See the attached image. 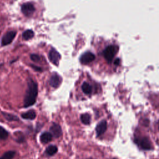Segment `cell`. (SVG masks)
<instances>
[{
    "label": "cell",
    "instance_id": "3",
    "mask_svg": "<svg viewBox=\"0 0 159 159\" xmlns=\"http://www.w3.org/2000/svg\"><path fill=\"white\" fill-rule=\"evenodd\" d=\"M134 142L139 146L140 148L143 150H150L152 148V143L150 139L147 137L141 138H136L134 139Z\"/></svg>",
    "mask_w": 159,
    "mask_h": 159
},
{
    "label": "cell",
    "instance_id": "5",
    "mask_svg": "<svg viewBox=\"0 0 159 159\" xmlns=\"http://www.w3.org/2000/svg\"><path fill=\"white\" fill-rule=\"evenodd\" d=\"M16 35V32L14 30H10L7 32L2 37L1 45L6 46L10 44L15 38Z\"/></svg>",
    "mask_w": 159,
    "mask_h": 159
},
{
    "label": "cell",
    "instance_id": "2",
    "mask_svg": "<svg viewBox=\"0 0 159 159\" xmlns=\"http://www.w3.org/2000/svg\"><path fill=\"white\" fill-rule=\"evenodd\" d=\"M117 51H118V47L117 46L111 45L106 47V48L102 52V54L104 58H106V60H107V61L108 63H111Z\"/></svg>",
    "mask_w": 159,
    "mask_h": 159
},
{
    "label": "cell",
    "instance_id": "15",
    "mask_svg": "<svg viewBox=\"0 0 159 159\" xmlns=\"http://www.w3.org/2000/svg\"><path fill=\"white\" fill-rule=\"evenodd\" d=\"M22 38L25 40H28L34 37V32H33V30H30V29H27L26 30H25L23 33H22Z\"/></svg>",
    "mask_w": 159,
    "mask_h": 159
},
{
    "label": "cell",
    "instance_id": "8",
    "mask_svg": "<svg viewBox=\"0 0 159 159\" xmlns=\"http://www.w3.org/2000/svg\"><path fill=\"white\" fill-rule=\"evenodd\" d=\"M50 132L55 138L60 137L62 134V130L60 125L58 124H53L50 127Z\"/></svg>",
    "mask_w": 159,
    "mask_h": 159
},
{
    "label": "cell",
    "instance_id": "24",
    "mask_svg": "<svg viewBox=\"0 0 159 159\" xmlns=\"http://www.w3.org/2000/svg\"><path fill=\"white\" fill-rule=\"evenodd\" d=\"M112 159H117V158H112Z\"/></svg>",
    "mask_w": 159,
    "mask_h": 159
},
{
    "label": "cell",
    "instance_id": "20",
    "mask_svg": "<svg viewBox=\"0 0 159 159\" xmlns=\"http://www.w3.org/2000/svg\"><path fill=\"white\" fill-rule=\"evenodd\" d=\"M30 58L34 62H39V61H40V57L37 54L32 53V54L30 55Z\"/></svg>",
    "mask_w": 159,
    "mask_h": 159
},
{
    "label": "cell",
    "instance_id": "10",
    "mask_svg": "<svg viewBox=\"0 0 159 159\" xmlns=\"http://www.w3.org/2000/svg\"><path fill=\"white\" fill-rule=\"evenodd\" d=\"M61 83V78L57 74H53L50 79V84L53 88H58Z\"/></svg>",
    "mask_w": 159,
    "mask_h": 159
},
{
    "label": "cell",
    "instance_id": "21",
    "mask_svg": "<svg viewBox=\"0 0 159 159\" xmlns=\"http://www.w3.org/2000/svg\"><path fill=\"white\" fill-rule=\"evenodd\" d=\"M30 66H31L33 69H34V70H35V71H42V68H40V67H39V66H35V65H34L30 64Z\"/></svg>",
    "mask_w": 159,
    "mask_h": 159
},
{
    "label": "cell",
    "instance_id": "11",
    "mask_svg": "<svg viewBox=\"0 0 159 159\" xmlns=\"http://www.w3.org/2000/svg\"><path fill=\"white\" fill-rule=\"evenodd\" d=\"M52 137L53 136L50 132H45L41 134L40 137V140L42 143H47L52 140Z\"/></svg>",
    "mask_w": 159,
    "mask_h": 159
},
{
    "label": "cell",
    "instance_id": "9",
    "mask_svg": "<svg viewBox=\"0 0 159 159\" xmlns=\"http://www.w3.org/2000/svg\"><path fill=\"white\" fill-rule=\"evenodd\" d=\"M107 129V122L106 120H102L99 122L96 127V132L98 137L102 135Z\"/></svg>",
    "mask_w": 159,
    "mask_h": 159
},
{
    "label": "cell",
    "instance_id": "7",
    "mask_svg": "<svg viewBox=\"0 0 159 159\" xmlns=\"http://www.w3.org/2000/svg\"><path fill=\"white\" fill-rule=\"evenodd\" d=\"M60 57H61L60 54L55 49H52L48 53V58L50 61L53 64L57 66L59 63Z\"/></svg>",
    "mask_w": 159,
    "mask_h": 159
},
{
    "label": "cell",
    "instance_id": "14",
    "mask_svg": "<svg viewBox=\"0 0 159 159\" xmlns=\"http://www.w3.org/2000/svg\"><path fill=\"white\" fill-rule=\"evenodd\" d=\"M82 91L86 94H91L92 93V86L87 82H84L81 86Z\"/></svg>",
    "mask_w": 159,
    "mask_h": 159
},
{
    "label": "cell",
    "instance_id": "23",
    "mask_svg": "<svg viewBox=\"0 0 159 159\" xmlns=\"http://www.w3.org/2000/svg\"><path fill=\"white\" fill-rule=\"evenodd\" d=\"M86 159H94V158H91V157H89V158H86Z\"/></svg>",
    "mask_w": 159,
    "mask_h": 159
},
{
    "label": "cell",
    "instance_id": "1",
    "mask_svg": "<svg viewBox=\"0 0 159 159\" xmlns=\"http://www.w3.org/2000/svg\"><path fill=\"white\" fill-rule=\"evenodd\" d=\"M38 94L37 84L32 79H29L27 88L24 99V107H28L35 104Z\"/></svg>",
    "mask_w": 159,
    "mask_h": 159
},
{
    "label": "cell",
    "instance_id": "12",
    "mask_svg": "<svg viewBox=\"0 0 159 159\" xmlns=\"http://www.w3.org/2000/svg\"><path fill=\"white\" fill-rule=\"evenodd\" d=\"M21 117L24 119H29V120H33L36 117V113L34 110L31 109L28 111L26 112L22 113L21 114Z\"/></svg>",
    "mask_w": 159,
    "mask_h": 159
},
{
    "label": "cell",
    "instance_id": "18",
    "mask_svg": "<svg viewBox=\"0 0 159 159\" xmlns=\"http://www.w3.org/2000/svg\"><path fill=\"white\" fill-rule=\"evenodd\" d=\"M80 119L83 124L85 125H88L91 122V116L88 113L83 114L80 116Z\"/></svg>",
    "mask_w": 159,
    "mask_h": 159
},
{
    "label": "cell",
    "instance_id": "22",
    "mask_svg": "<svg viewBox=\"0 0 159 159\" xmlns=\"http://www.w3.org/2000/svg\"><path fill=\"white\" fill-rule=\"evenodd\" d=\"M120 60L119 58H116L114 61V65H116V66L119 65L120 64Z\"/></svg>",
    "mask_w": 159,
    "mask_h": 159
},
{
    "label": "cell",
    "instance_id": "13",
    "mask_svg": "<svg viewBox=\"0 0 159 159\" xmlns=\"http://www.w3.org/2000/svg\"><path fill=\"white\" fill-rule=\"evenodd\" d=\"M57 151H58V148L56 145H50L46 148L45 152L47 155L52 157L54 155L55 153H57Z\"/></svg>",
    "mask_w": 159,
    "mask_h": 159
},
{
    "label": "cell",
    "instance_id": "17",
    "mask_svg": "<svg viewBox=\"0 0 159 159\" xmlns=\"http://www.w3.org/2000/svg\"><path fill=\"white\" fill-rule=\"evenodd\" d=\"M2 116H4V117L9 121H17V120H19L18 117H17L16 116H15L14 114L7 113V112H2Z\"/></svg>",
    "mask_w": 159,
    "mask_h": 159
},
{
    "label": "cell",
    "instance_id": "19",
    "mask_svg": "<svg viewBox=\"0 0 159 159\" xmlns=\"http://www.w3.org/2000/svg\"><path fill=\"white\" fill-rule=\"evenodd\" d=\"M9 135L8 132L2 127L0 126V139L6 140Z\"/></svg>",
    "mask_w": 159,
    "mask_h": 159
},
{
    "label": "cell",
    "instance_id": "6",
    "mask_svg": "<svg viewBox=\"0 0 159 159\" xmlns=\"http://www.w3.org/2000/svg\"><path fill=\"white\" fill-rule=\"evenodd\" d=\"M96 57L94 54L91 52H86L84 53L80 57V62L83 64L89 63L94 60Z\"/></svg>",
    "mask_w": 159,
    "mask_h": 159
},
{
    "label": "cell",
    "instance_id": "16",
    "mask_svg": "<svg viewBox=\"0 0 159 159\" xmlns=\"http://www.w3.org/2000/svg\"><path fill=\"white\" fill-rule=\"evenodd\" d=\"M16 155V151L9 150L6 152L1 157L0 159H13Z\"/></svg>",
    "mask_w": 159,
    "mask_h": 159
},
{
    "label": "cell",
    "instance_id": "4",
    "mask_svg": "<svg viewBox=\"0 0 159 159\" xmlns=\"http://www.w3.org/2000/svg\"><path fill=\"white\" fill-rule=\"evenodd\" d=\"M20 9L23 14L27 17L31 16L35 10L34 4L31 2H25L22 4Z\"/></svg>",
    "mask_w": 159,
    "mask_h": 159
}]
</instances>
